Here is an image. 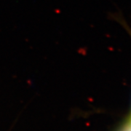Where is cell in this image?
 I'll use <instances>...</instances> for the list:
<instances>
[{"instance_id": "7a4b0ae2", "label": "cell", "mask_w": 131, "mask_h": 131, "mask_svg": "<svg viewBox=\"0 0 131 131\" xmlns=\"http://www.w3.org/2000/svg\"><path fill=\"white\" fill-rule=\"evenodd\" d=\"M125 28H126V29L127 30V31H128V33H129L130 36L131 37V26H127V25ZM129 119H131V114H130V117H129Z\"/></svg>"}, {"instance_id": "6da1fadb", "label": "cell", "mask_w": 131, "mask_h": 131, "mask_svg": "<svg viewBox=\"0 0 131 131\" xmlns=\"http://www.w3.org/2000/svg\"><path fill=\"white\" fill-rule=\"evenodd\" d=\"M117 131H131V119H128Z\"/></svg>"}]
</instances>
